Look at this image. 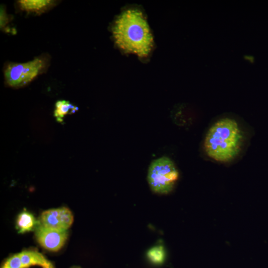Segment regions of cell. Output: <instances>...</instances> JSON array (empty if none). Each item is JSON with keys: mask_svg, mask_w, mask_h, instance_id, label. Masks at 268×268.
Instances as JSON below:
<instances>
[{"mask_svg": "<svg viewBox=\"0 0 268 268\" xmlns=\"http://www.w3.org/2000/svg\"><path fill=\"white\" fill-rule=\"evenodd\" d=\"M243 134L237 121L221 118L214 123L205 135L203 146L207 155L220 162L232 160L240 153Z\"/></svg>", "mask_w": 268, "mask_h": 268, "instance_id": "7a4b0ae2", "label": "cell"}, {"mask_svg": "<svg viewBox=\"0 0 268 268\" xmlns=\"http://www.w3.org/2000/svg\"><path fill=\"white\" fill-rule=\"evenodd\" d=\"M41 224L44 226L58 230H64L62 226L59 208L51 209L43 212L41 216Z\"/></svg>", "mask_w": 268, "mask_h": 268, "instance_id": "ba28073f", "label": "cell"}, {"mask_svg": "<svg viewBox=\"0 0 268 268\" xmlns=\"http://www.w3.org/2000/svg\"><path fill=\"white\" fill-rule=\"evenodd\" d=\"M35 235L39 244L45 249L53 252L59 251L67 238V230H58L37 225Z\"/></svg>", "mask_w": 268, "mask_h": 268, "instance_id": "5b68a950", "label": "cell"}, {"mask_svg": "<svg viewBox=\"0 0 268 268\" xmlns=\"http://www.w3.org/2000/svg\"><path fill=\"white\" fill-rule=\"evenodd\" d=\"M1 268H21L19 254H15L7 259Z\"/></svg>", "mask_w": 268, "mask_h": 268, "instance_id": "4fadbf2b", "label": "cell"}, {"mask_svg": "<svg viewBox=\"0 0 268 268\" xmlns=\"http://www.w3.org/2000/svg\"><path fill=\"white\" fill-rule=\"evenodd\" d=\"M59 215L63 229L67 230L73 222V217L70 210L65 207L59 208Z\"/></svg>", "mask_w": 268, "mask_h": 268, "instance_id": "7c38bea8", "label": "cell"}, {"mask_svg": "<svg viewBox=\"0 0 268 268\" xmlns=\"http://www.w3.org/2000/svg\"><path fill=\"white\" fill-rule=\"evenodd\" d=\"M113 35L122 49L139 57H146L153 46V38L142 12L130 9L121 13L113 27Z\"/></svg>", "mask_w": 268, "mask_h": 268, "instance_id": "6da1fadb", "label": "cell"}, {"mask_svg": "<svg viewBox=\"0 0 268 268\" xmlns=\"http://www.w3.org/2000/svg\"><path fill=\"white\" fill-rule=\"evenodd\" d=\"M147 256L150 262L155 264H161L165 258V251L161 246H157L150 249Z\"/></svg>", "mask_w": 268, "mask_h": 268, "instance_id": "8fae6325", "label": "cell"}, {"mask_svg": "<svg viewBox=\"0 0 268 268\" xmlns=\"http://www.w3.org/2000/svg\"><path fill=\"white\" fill-rule=\"evenodd\" d=\"M17 3L23 10L40 13L52 6L54 1L51 0H20Z\"/></svg>", "mask_w": 268, "mask_h": 268, "instance_id": "52a82bcc", "label": "cell"}, {"mask_svg": "<svg viewBox=\"0 0 268 268\" xmlns=\"http://www.w3.org/2000/svg\"><path fill=\"white\" fill-rule=\"evenodd\" d=\"M45 67V61L36 58L25 63L8 64L4 70L5 81L13 88L23 87L36 78Z\"/></svg>", "mask_w": 268, "mask_h": 268, "instance_id": "277c9868", "label": "cell"}, {"mask_svg": "<svg viewBox=\"0 0 268 268\" xmlns=\"http://www.w3.org/2000/svg\"><path fill=\"white\" fill-rule=\"evenodd\" d=\"M8 22V18L4 9L1 6L0 8V28H3Z\"/></svg>", "mask_w": 268, "mask_h": 268, "instance_id": "5bb4252c", "label": "cell"}, {"mask_svg": "<svg viewBox=\"0 0 268 268\" xmlns=\"http://www.w3.org/2000/svg\"><path fill=\"white\" fill-rule=\"evenodd\" d=\"M77 110L78 107L70 103L69 101L58 100L55 104L54 115L58 122L62 123L65 116L73 114Z\"/></svg>", "mask_w": 268, "mask_h": 268, "instance_id": "30bf717a", "label": "cell"}, {"mask_svg": "<svg viewBox=\"0 0 268 268\" xmlns=\"http://www.w3.org/2000/svg\"><path fill=\"white\" fill-rule=\"evenodd\" d=\"M19 254L21 268H27L34 265H39L43 268H54L49 261L36 251H24Z\"/></svg>", "mask_w": 268, "mask_h": 268, "instance_id": "8992f818", "label": "cell"}, {"mask_svg": "<svg viewBox=\"0 0 268 268\" xmlns=\"http://www.w3.org/2000/svg\"></svg>", "mask_w": 268, "mask_h": 268, "instance_id": "9a60e30c", "label": "cell"}, {"mask_svg": "<svg viewBox=\"0 0 268 268\" xmlns=\"http://www.w3.org/2000/svg\"><path fill=\"white\" fill-rule=\"evenodd\" d=\"M37 225V222L31 213L23 211L18 215L16 221L18 233H23L30 231Z\"/></svg>", "mask_w": 268, "mask_h": 268, "instance_id": "9c48e42d", "label": "cell"}, {"mask_svg": "<svg viewBox=\"0 0 268 268\" xmlns=\"http://www.w3.org/2000/svg\"><path fill=\"white\" fill-rule=\"evenodd\" d=\"M179 177L178 171L173 161L167 157L154 160L147 173V181L154 193L167 194L171 192Z\"/></svg>", "mask_w": 268, "mask_h": 268, "instance_id": "3957f363", "label": "cell"}]
</instances>
